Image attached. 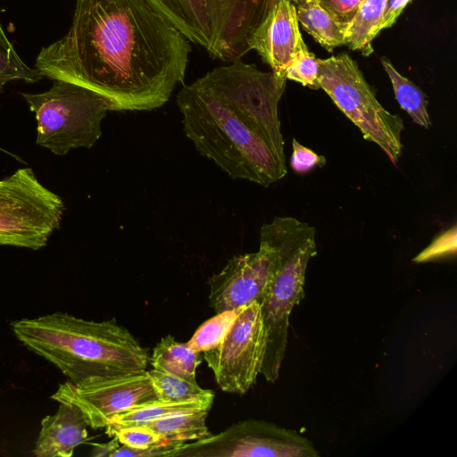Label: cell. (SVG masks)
I'll list each match as a JSON object with an SVG mask.
<instances>
[{
  "instance_id": "3957f363",
  "label": "cell",
  "mask_w": 457,
  "mask_h": 457,
  "mask_svg": "<svg viewBox=\"0 0 457 457\" xmlns=\"http://www.w3.org/2000/svg\"><path fill=\"white\" fill-rule=\"evenodd\" d=\"M15 337L72 383L147 370L149 352L116 320L95 321L55 312L11 323Z\"/></svg>"
},
{
  "instance_id": "f546056e",
  "label": "cell",
  "mask_w": 457,
  "mask_h": 457,
  "mask_svg": "<svg viewBox=\"0 0 457 457\" xmlns=\"http://www.w3.org/2000/svg\"><path fill=\"white\" fill-rule=\"evenodd\" d=\"M411 1V0H386L381 30L393 26Z\"/></svg>"
},
{
  "instance_id": "9c48e42d",
  "label": "cell",
  "mask_w": 457,
  "mask_h": 457,
  "mask_svg": "<svg viewBox=\"0 0 457 457\" xmlns=\"http://www.w3.org/2000/svg\"><path fill=\"white\" fill-rule=\"evenodd\" d=\"M313 444L295 430L248 419L218 434L184 443L175 457H317Z\"/></svg>"
},
{
  "instance_id": "d4e9b609",
  "label": "cell",
  "mask_w": 457,
  "mask_h": 457,
  "mask_svg": "<svg viewBox=\"0 0 457 457\" xmlns=\"http://www.w3.org/2000/svg\"><path fill=\"white\" fill-rule=\"evenodd\" d=\"M107 435L115 436L120 445L135 449H145L162 439L145 425L118 428Z\"/></svg>"
},
{
  "instance_id": "7402d4cb",
  "label": "cell",
  "mask_w": 457,
  "mask_h": 457,
  "mask_svg": "<svg viewBox=\"0 0 457 457\" xmlns=\"http://www.w3.org/2000/svg\"><path fill=\"white\" fill-rule=\"evenodd\" d=\"M43 78L37 69L29 67L22 61L0 23V92L9 82L22 80L34 83Z\"/></svg>"
},
{
  "instance_id": "30bf717a",
  "label": "cell",
  "mask_w": 457,
  "mask_h": 457,
  "mask_svg": "<svg viewBox=\"0 0 457 457\" xmlns=\"http://www.w3.org/2000/svg\"><path fill=\"white\" fill-rule=\"evenodd\" d=\"M265 349L260 303L243 307L220 343L204 353L216 384L226 393L244 395L256 382Z\"/></svg>"
},
{
  "instance_id": "ac0fdd59",
  "label": "cell",
  "mask_w": 457,
  "mask_h": 457,
  "mask_svg": "<svg viewBox=\"0 0 457 457\" xmlns=\"http://www.w3.org/2000/svg\"><path fill=\"white\" fill-rule=\"evenodd\" d=\"M212 405L200 402H165L145 403L115 415L104 428L106 434L112 430L129 426L146 425L179 412L192 411H209Z\"/></svg>"
},
{
  "instance_id": "f1b7e54d",
  "label": "cell",
  "mask_w": 457,
  "mask_h": 457,
  "mask_svg": "<svg viewBox=\"0 0 457 457\" xmlns=\"http://www.w3.org/2000/svg\"><path fill=\"white\" fill-rule=\"evenodd\" d=\"M332 16L347 27L363 0H318Z\"/></svg>"
},
{
  "instance_id": "4dcf8cb0",
  "label": "cell",
  "mask_w": 457,
  "mask_h": 457,
  "mask_svg": "<svg viewBox=\"0 0 457 457\" xmlns=\"http://www.w3.org/2000/svg\"><path fill=\"white\" fill-rule=\"evenodd\" d=\"M112 437V440L108 443L95 445L94 447L92 448L90 454L95 457H110L113 451L116 450L120 445V444L119 443L118 439L115 436Z\"/></svg>"
},
{
  "instance_id": "8fae6325",
  "label": "cell",
  "mask_w": 457,
  "mask_h": 457,
  "mask_svg": "<svg viewBox=\"0 0 457 457\" xmlns=\"http://www.w3.org/2000/svg\"><path fill=\"white\" fill-rule=\"evenodd\" d=\"M51 398L76 406L94 429L104 428L124 411L159 400L146 371L80 383L66 380Z\"/></svg>"
},
{
  "instance_id": "484cf974",
  "label": "cell",
  "mask_w": 457,
  "mask_h": 457,
  "mask_svg": "<svg viewBox=\"0 0 457 457\" xmlns=\"http://www.w3.org/2000/svg\"><path fill=\"white\" fill-rule=\"evenodd\" d=\"M456 225L437 235L432 243L420 252L414 259L415 262L454 256L456 253Z\"/></svg>"
},
{
  "instance_id": "cb8c5ba5",
  "label": "cell",
  "mask_w": 457,
  "mask_h": 457,
  "mask_svg": "<svg viewBox=\"0 0 457 457\" xmlns=\"http://www.w3.org/2000/svg\"><path fill=\"white\" fill-rule=\"evenodd\" d=\"M319 59L308 48L301 51L285 70L287 79L296 81L312 89H319Z\"/></svg>"
},
{
  "instance_id": "7c38bea8",
  "label": "cell",
  "mask_w": 457,
  "mask_h": 457,
  "mask_svg": "<svg viewBox=\"0 0 457 457\" xmlns=\"http://www.w3.org/2000/svg\"><path fill=\"white\" fill-rule=\"evenodd\" d=\"M272 250L260 240L255 253L235 255L208 278L209 304L215 313L262 303L272 268Z\"/></svg>"
},
{
  "instance_id": "5bb4252c",
  "label": "cell",
  "mask_w": 457,
  "mask_h": 457,
  "mask_svg": "<svg viewBox=\"0 0 457 457\" xmlns=\"http://www.w3.org/2000/svg\"><path fill=\"white\" fill-rule=\"evenodd\" d=\"M87 428L76 406L60 403L54 414L41 420L32 453L37 457H71L75 448L87 440Z\"/></svg>"
},
{
  "instance_id": "44dd1931",
  "label": "cell",
  "mask_w": 457,
  "mask_h": 457,
  "mask_svg": "<svg viewBox=\"0 0 457 457\" xmlns=\"http://www.w3.org/2000/svg\"><path fill=\"white\" fill-rule=\"evenodd\" d=\"M146 372L160 401L200 402L212 406L214 393L198 383L154 369Z\"/></svg>"
},
{
  "instance_id": "ba28073f",
  "label": "cell",
  "mask_w": 457,
  "mask_h": 457,
  "mask_svg": "<svg viewBox=\"0 0 457 457\" xmlns=\"http://www.w3.org/2000/svg\"><path fill=\"white\" fill-rule=\"evenodd\" d=\"M62 200L30 168L0 179V245L37 250L59 227Z\"/></svg>"
},
{
  "instance_id": "e0dca14e",
  "label": "cell",
  "mask_w": 457,
  "mask_h": 457,
  "mask_svg": "<svg viewBox=\"0 0 457 457\" xmlns=\"http://www.w3.org/2000/svg\"><path fill=\"white\" fill-rule=\"evenodd\" d=\"M386 0H363L348 23L345 41L353 51L368 56L373 52L372 40L381 31Z\"/></svg>"
},
{
  "instance_id": "6da1fadb",
  "label": "cell",
  "mask_w": 457,
  "mask_h": 457,
  "mask_svg": "<svg viewBox=\"0 0 457 457\" xmlns=\"http://www.w3.org/2000/svg\"><path fill=\"white\" fill-rule=\"evenodd\" d=\"M190 42L145 0H76L68 32L36 69L102 96L110 111H152L184 83Z\"/></svg>"
},
{
  "instance_id": "d6986e66",
  "label": "cell",
  "mask_w": 457,
  "mask_h": 457,
  "mask_svg": "<svg viewBox=\"0 0 457 457\" xmlns=\"http://www.w3.org/2000/svg\"><path fill=\"white\" fill-rule=\"evenodd\" d=\"M207 411L179 412L146 424L162 439L187 442L209 436L206 425Z\"/></svg>"
},
{
  "instance_id": "5b68a950",
  "label": "cell",
  "mask_w": 457,
  "mask_h": 457,
  "mask_svg": "<svg viewBox=\"0 0 457 457\" xmlns=\"http://www.w3.org/2000/svg\"><path fill=\"white\" fill-rule=\"evenodd\" d=\"M189 42L225 62L242 59L271 0H145Z\"/></svg>"
},
{
  "instance_id": "9a60e30c",
  "label": "cell",
  "mask_w": 457,
  "mask_h": 457,
  "mask_svg": "<svg viewBox=\"0 0 457 457\" xmlns=\"http://www.w3.org/2000/svg\"><path fill=\"white\" fill-rule=\"evenodd\" d=\"M298 22L328 52L345 44L346 26L338 22L318 0H291Z\"/></svg>"
},
{
  "instance_id": "7a4b0ae2",
  "label": "cell",
  "mask_w": 457,
  "mask_h": 457,
  "mask_svg": "<svg viewBox=\"0 0 457 457\" xmlns=\"http://www.w3.org/2000/svg\"><path fill=\"white\" fill-rule=\"evenodd\" d=\"M287 80L242 59L212 69L177 94L185 135L229 178L277 182L287 171L278 118Z\"/></svg>"
},
{
  "instance_id": "ffe728a7",
  "label": "cell",
  "mask_w": 457,
  "mask_h": 457,
  "mask_svg": "<svg viewBox=\"0 0 457 457\" xmlns=\"http://www.w3.org/2000/svg\"><path fill=\"white\" fill-rule=\"evenodd\" d=\"M381 64L391 81L395 98L411 118L414 123L428 129L431 125L428 112V99L424 92L408 78L403 76L386 59H380Z\"/></svg>"
},
{
  "instance_id": "8992f818",
  "label": "cell",
  "mask_w": 457,
  "mask_h": 457,
  "mask_svg": "<svg viewBox=\"0 0 457 457\" xmlns=\"http://www.w3.org/2000/svg\"><path fill=\"white\" fill-rule=\"evenodd\" d=\"M42 93H22L37 120V145L57 155L91 148L102 136V120L110 111L99 95L80 86L53 80Z\"/></svg>"
},
{
  "instance_id": "4fadbf2b",
  "label": "cell",
  "mask_w": 457,
  "mask_h": 457,
  "mask_svg": "<svg viewBox=\"0 0 457 457\" xmlns=\"http://www.w3.org/2000/svg\"><path fill=\"white\" fill-rule=\"evenodd\" d=\"M249 50H254L271 71L285 76V70L305 45L291 0H271L260 24L247 41ZM286 77V76H285Z\"/></svg>"
},
{
  "instance_id": "4316f807",
  "label": "cell",
  "mask_w": 457,
  "mask_h": 457,
  "mask_svg": "<svg viewBox=\"0 0 457 457\" xmlns=\"http://www.w3.org/2000/svg\"><path fill=\"white\" fill-rule=\"evenodd\" d=\"M186 442L162 439L145 449H135L120 445L110 457H175Z\"/></svg>"
},
{
  "instance_id": "83f0119b",
  "label": "cell",
  "mask_w": 457,
  "mask_h": 457,
  "mask_svg": "<svg viewBox=\"0 0 457 457\" xmlns=\"http://www.w3.org/2000/svg\"><path fill=\"white\" fill-rule=\"evenodd\" d=\"M292 147L290 166L295 172L305 174L326 164L325 156L320 155L307 146L303 145L295 138L292 140Z\"/></svg>"
},
{
  "instance_id": "603a6c76",
  "label": "cell",
  "mask_w": 457,
  "mask_h": 457,
  "mask_svg": "<svg viewBox=\"0 0 457 457\" xmlns=\"http://www.w3.org/2000/svg\"><path fill=\"white\" fill-rule=\"evenodd\" d=\"M242 308L216 313L204 322L187 342L189 346L197 353H204L217 346Z\"/></svg>"
},
{
  "instance_id": "52a82bcc",
  "label": "cell",
  "mask_w": 457,
  "mask_h": 457,
  "mask_svg": "<svg viewBox=\"0 0 457 457\" xmlns=\"http://www.w3.org/2000/svg\"><path fill=\"white\" fill-rule=\"evenodd\" d=\"M319 84L340 111L396 164L403 151L402 118L377 99L357 63L345 53L319 59Z\"/></svg>"
},
{
  "instance_id": "2e32d148",
  "label": "cell",
  "mask_w": 457,
  "mask_h": 457,
  "mask_svg": "<svg viewBox=\"0 0 457 457\" xmlns=\"http://www.w3.org/2000/svg\"><path fill=\"white\" fill-rule=\"evenodd\" d=\"M201 362L200 353L193 350L187 343L177 341L171 335L163 337L149 357L153 369L193 383H197L196 369Z\"/></svg>"
},
{
  "instance_id": "277c9868",
  "label": "cell",
  "mask_w": 457,
  "mask_h": 457,
  "mask_svg": "<svg viewBox=\"0 0 457 457\" xmlns=\"http://www.w3.org/2000/svg\"><path fill=\"white\" fill-rule=\"evenodd\" d=\"M316 231L293 217H275L260 229V240L271 248L272 268L260 303L265 349L260 374L275 382L280 373L287 345L289 316L303 298L305 272L316 255Z\"/></svg>"
}]
</instances>
